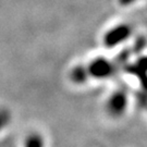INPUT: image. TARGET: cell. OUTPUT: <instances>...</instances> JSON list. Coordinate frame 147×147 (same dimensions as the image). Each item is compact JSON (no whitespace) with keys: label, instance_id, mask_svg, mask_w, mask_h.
Here are the masks:
<instances>
[{"label":"cell","instance_id":"obj_1","mask_svg":"<svg viewBox=\"0 0 147 147\" xmlns=\"http://www.w3.org/2000/svg\"><path fill=\"white\" fill-rule=\"evenodd\" d=\"M130 105L131 100L129 93L123 88H116L106 96L102 102V111L108 119L120 121L127 115Z\"/></svg>","mask_w":147,"mask_h":147},{"label":"cell","instance_id":"obj_2","mask_svg":"<svg viewBox=\"0 0 147 147\" xmlns=\"http://www.w3.org/2000/svg\"><path fill=\"white\" fill-rule=\"evenodd\" d=\"M133 35V27L131 24L121 22L110 26L101 35V45L106 49H116L124 45Z\"/></svg>","mask_w":147,"mask_h":147},{"label":"cell","instance_id":"obj_3","mask_svg":"<svg viewBox=\"0 0 147 147\" xmlns=\"http://www.w3.org/2000/svg\"><path fill=\"white\" fill-rule=\"evenodd\" d=\"M85 63L90 81H97V82L108 81L116 73L115 62L102 55L95 56Z\"/></svg>","mask_w":147,"mask_h":147},{"label":"cell","instance_id":"obj_4","mask_svg":"<svg viewBox=\"0 0 147 147\" xmlns=\"http://www.w3.org/2000/svg\"><path fill=\"white\" fill-rule=\"evenodd\" d=\"M68 79L71 82V84L76 86H83L87 84L89 81L88 72L86 69V63H75L69 69Z\"/></svg>","mask_w":147,"mask_h":147},{"label":"cell","instance_id":"obj_5","mask_svg":"<svg viewBox=\"0 0 147 147\" xmlns=\"http://www.w3.org/2000/svg\"><path fill=\"white\" fill-rule=\"evenodd\" d=\"M22 147H47L46 137L40 131L32 130L23 137Z\"/></svg>","mask_w":147,"mask_h":147},{"label":"cell","instance_id":"obj_6","mask_svg":"<svg viewBox=\"0 0 147 147\" xmlns=\"http://www.w3.org/2000/svg\"><path fill=\"white\" fill-rule=\"evenodd\" d=\"M12 121L11 111L5 106L0 104V136L7 131Z\"/></svg>","mask_w":147,"mask_h":147},{"label":"cell","instance_id":"obj_7","mask_svg":"<svg viewBox=\"0 0 147 147\" xmlns=\"http://www.w3.org/2000/svg\"><path fill=\"white\" fill-rule=\"evenodd\" d=\"M137 0H119V2H120V5H129L133 3V2H135Z\"/></svg>","mask_w":147,"mask_h":147}]
</instances>
